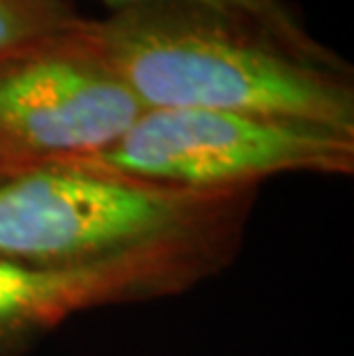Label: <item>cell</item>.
I'll return each instance as SVG.
<instances>
[{"instance_id": "1", "label": "cell", "mask_w": 354, "mask_h": 356, "mask_svg": "<svg viewBox=\"0 0 354 356\" xmlns=\"http://www.w3.org/2000/svg\"><path fill=\"white\" fill-rule=\"evenodd\" d=\"M145 111H232L304 120L354 136V72L239 14L156 0L70 30Z\"/></svg>"}, {"instance_id": "2", "label": "cell", "mask_w": 354, "mask_h": 356, "mask_svg": "<svg viewBox=\"0 0 354 356\" xmlns=\"http://www.w3.org/2000/svg\"><path fill=\"white\" fill-rule=\"evenodd\" d=\"M258 198L189 191L56 163L0 179V257L37 267H90L156 248L239 253Z\"/></svg>"}, {"instance_id": "3", "label": "cell", "mask_w": 354, "mask_h": 356, "mask_svg": "<svg viewBox=\"0 0 354 356\" xmlns=\"http://www.w3.org/2000/svg\"><path fill=\"white\" fill-rule=\"evenodd\" d=\"M70 163L189 191H258L281 175L350 177L354 136L253 113L143 111L111 147Z\"/></svg>"}, {"instance_id": "4", "label": "cell", "mask_w": 354, "mask_h": 356, "mask_svg": "<svg viewBox=\"0 0 354 356\" xmlns=\"http://www.w3.org/2000/svg\"><path fill=\"white\" fill-rule=\"evenodd\" d=\"M145 111L67 33L0 56V179L88 159Z\"/></svg>"}, {"instance_id": "5", "label": "cell", "mask_w": 354, "mask_h": 356, "mask_svg": "<svg viewBox=\"0 0 354 356\" xmlns=\"http://www.w3.org/2000/svg\"><path fill=\"white\" fill-rule=\"evenodd\" d=\"M237 257L225 248H156L90 267H37L0 257V356H26L70 317L177 297Z\"/></svg>"}, {"instance_id": "6", "label": "cell", "mask_w": 354, "mask_h": 356, "mask_svg": "<svg viewBox=\"0 0 354 356\" xmlns=\"http://www.w3.org/2000/svg\"><path fill=\"white\" fill-rule=\"evenodd\" d=\"M81 19L70 0H0V56L58 40Z\"/></svg>"}, {"instance_id": "7", "label": "cell", "mask_w": 354, "mask_h": 356, "mask_svg": "<svg viewBox=\"0 0 354 356\" xmlns=\"http://www.w3.org/2000/svg\"><path fill=\"white\" fill-rule=\"evenodd\" d=\"M104 3H108L111 10H118V7L136 5V3H156V0H104ZM184 3H200V5L216 7V10H225L239 14V17H246L255 21V24H260L262 28L272 30L281 40L306 53H315V56H329V53H334L327 44L318 42L308 33L299 12L288 0H184Z\"/></svg>"}]
</instances>
